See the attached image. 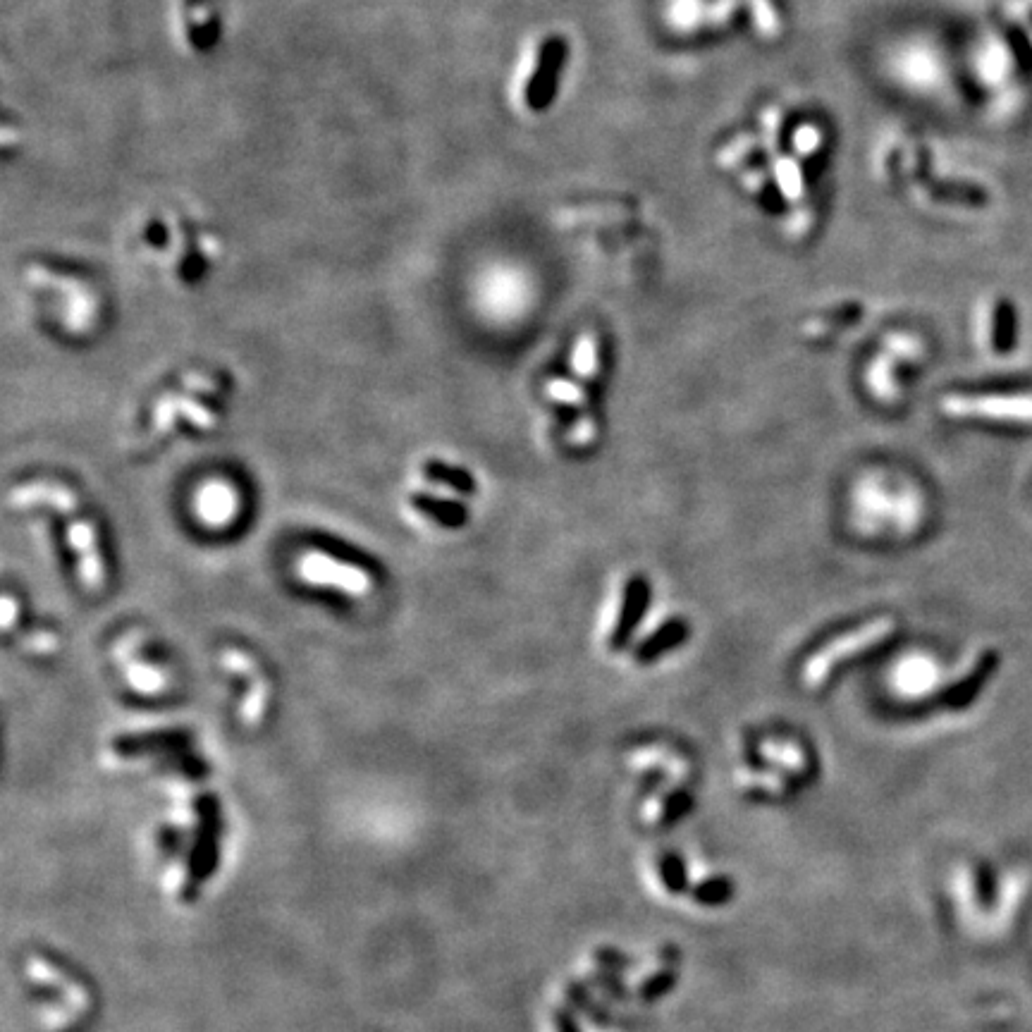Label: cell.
Returning <instances> with one entry per match:
<instances>
[{"label":"cell","instance_id":"cell-15","mask_svg":"<svg viewBox=\"0 0 1032 1032\" xmlns=\"http://www.w3.org/2000/svg\"><path fill=\"white\" fill-rule=\"evenodd\" d=\"M1013 337H1016V313H1013L1011 304L1006 301H999L997 309H994L992 316V347L994 352L1004 354L1013 347Z\"/></svg>","mask_w":1032,"mask_h":1032},{"label":"cell","instance_id":"cell-9","mask_svg":"<svg viewBox=\"0 0 1032 1032\" xmlns=\"http://www.w3.org/2000/svg\"><path fill=\"white\" fill-rule=\"evenodd\" d=\"M220 662H223V667L227 669V672L232 669V672L239 674V677L249 679L251 691H249L247 703H244V708H242L244 720L247 722L261 720L263 710H266L268 696H270V686H268V681L261 677V672H258L256 662L251 660L249 655H244L239 648H225L223 655H220Z\"/></svg>","mask_w":1032,"mask_h":1032},{"label":"cell","instance_id":"cell-14","mask_svg":"<svg viewBox=\"0 0 1032 1032\" xmlns=\"http://www.w3.org/2000/svg\"><path fill=\"white\" fill-rule=\"evenodd\" d=\"M600 347H598V337L586 333L579 337V342H576L574 347V356H571V371L576 373L581 380H591L598 376L600 371Z\"/></svg>","mask_w":1032,"mask_h":1032},{"label":"cell","instance_id":"cell-13","mask_svg":"<svg viewBox=\"0 0 1032 1032\" xmlns=\"http://www.w3.org/2000/svg\"><path fill=\"white\" fill-rule=\"evenodd\" d=\"M686 634H688L686 624L679 622V619H674V622L662 626L655 636L645 638V641L641 643V648H638V660H653V657L665 653V650L679 645L686 638Z\"/></svg>","mask_w":1032,"mask_h":1032},{"label":"cell","instance_id":"cell-16","mask_svg":"<svg viewBox=\"0 0 1032 1032\" xmlns=\"http://www.w3.org/2000/svg\"><path fill=\"white\" fill-rule=\"evenodd\" d=\"M994 665H997V657H994V655L982 657L978 665L973 667V672H970L968 677L961 681V684H956L949 693H946V700H949L951 705H961V703H966L968 698H973V693L978 691L980 684H982V681H985V677L989 674V669H992Z\"/></svg>","mask_w":1032,"mask_h":1032},{"label":"cell","instance_id":"cell-3","mask_svg":"<svg viewBox=\"0 0 1032 1032\" xmlns=\"http://www.w3.org/2000/svg\"><path fill=\"white\" fill-rule=\"evenodd\" d=\"M894 629H896V622L892 617H880V619H872V622H868V624L858 626V629H853L851 634L834 638L832 643H827L825 648L817 650V653L806 662V667H803V681L813 688L825 684L829 674H832V669L837 667L839 662L849 660V657H856L860 653H865L868 648H872V645L882 643L884 638H889L894 634Z\"/></svg>","mask_w":1032,"mask_h":1032},{"label":"cell","instance_id":"cell-8","mask_svg":"<svg viewBox=\"0 0 1032 1032\" xmlns=\"http://www.w3.org/2000/svg\"><path fill=\"white\" fill-rule=\"evenodd\" d=\"M137 650H139L137 638L129 636V638H125V641L118 643V648H115L113 655L118 657L122 674H125V679L129 681V686H132L134 691L146 693V696H156V693L165 691V686H168V677L161 672V667L141 660Z\"/></svg>","mask_w":1032,"mask_h":1032},{"label":"cell","instance_id":"cell-4","mask_svg":"<svg viewBox=\"0 0 1032 1032\" xmlns=\"http://www.w3.org/2000/svg\"><path fill=\"white\" fill-rule=\"evenodd\" d=\"M297 576L316 588H335L349 598H366L376 588V581L366 569L352 562L330 557L323 550H306L297 559Z\"/></svg>","mask_w":1032,"mask_h":1032},{"label":"cell","instance_id":"cell-12","mask_svg":"<svg viewBox=\"0 0 1032 1032\" xmlns=\"http://www.w3.org/2000/svg\"><path fill=\"white\" fill-rule=\"evenodd\" d=\"M930 163H927V153L920 149L915 151V177H918L920 184L927 189V194L937 201H951V204H970L978 206L985 204L987 196L982 194L978 187H966V184H951V182H935L930 180Z\"/></svg>","mask_w":1032,"mask_h":1032},{"label":"cell","instance_id":"cell-1","mask_svg":"<svg viewBox=\"0 0 1032 1032\" xmlns=\"http://www.w3.org/2000/svg\"><path fill=\"white\" fill-rule=\"evenodd\" d=\"M24 282L34 292H46L60 299V318H63L67 330L86 333V330L94 328L98 313H101V301L86 280L48 266V263H29L24 270Z\"/></svg>","mask_w":1032,"mask_h":1032},{"label":"cell","instance_id":"cell-17","mask_svg":"<svg viewBox=\"0 0 1032 1032\" xmlns=\"http://www.w3.org/2000/svg\"><path fill=\"white\" fill-rule=\"evenodd\" d=\"M545 390H548V395L552 399H557V402H562V404H569V407H581V404L586 402V392H583L576 383H571V380H562V378L550 380Z\"/></svg>","mask_w":1032,"mask_h":1032},{"label":"cell","instance_id":"cell-11","mask_svg":"<svg viewBox=\"0 0 1032 1032\" xmlns=\"http://www.w3.org/2000/svg\"><path fill=\"white\" fill-rule=\"evenodd\" d=\"M648 598H650V588H648V583H645V579H641V576H636V579H631L629 583H626L624 600H622V605H619V614H617V619H614L612 631H610L612 648L624 645L626 638L631 636V631H634L638 619L643 617L645 605H648Z\"/></svg>","mask_w":1032,"mask_h":1032},{"label":"cell","instance_id":"cell-5","mask_svg":"<svg viewBox=\"0 0 1032 1032\" xmlns=\"http://www.w3.org/2000/svg\"><path fill=\"white\" fill-rule=\"evenodd\" d=\"M567 41L562 36H545L533 51V65L521 84V101L531 113H543L555 101L559 75L567 63Z\"/></svg>","mask_w":1032,"mask_h":1032},{"label":"cell","instance_id":"cell-19","mask_svg":"<svg viewBox=\"0 0 1032 1032\" xmlns=\"http://www.w3.org/2000/svg\"><path fill=\"white\" fill-rule=\"evenodd\" d=\"M595 440V423L591 419L579 421V426L571 430V442L574 445H591Z\"/></svg>","mask_w":1032,"mask_h":1032},{"label":"cell","instance_id":"cell-6","mask_svg":"<svg viewBox=\"0 0 1032 1032\" xmlns=\"http://www.w3.org/2000/svg\"><path fill=\"white\" fill-rule=\"evenodd\" d=\"M944 414L954 419H987L999 423H1032V392L1013 395H949Z\"/></svg>","mask_w":1032,"mask_h":1032},{"label":"cell","instance_id":"cell-18","mask_svg":"<svg viewBox=\"0 0 1032 1032\" xmlns=\"http://www.w3.org/2000/svg\"><path fill=\"white\" fill-rule=\"evenodd\" d=\"M889 347H892V352L899 356V359H915V356L920 354V342L906 335L889 337Z\"/></svg>","mask_w":1032,"mask_h":1032},{"label":"cell","instance_id":"cell-10","mask_svg":"<svg viewBox=\"0 0 1032 1032\" xmlns=\"http://www.w3.org/2000/svg\"><path fill=\"white\" fill-rule=\"evenodd\" d=\"M196 512L204 524L225 526L235 521L239 512V495L227 481H206L196 493Z\"/></svg>","mask_w":1032,"mask_h":1032},{"label":"cell","instance_id":"cell-7","mask_svg":"<svg viewBox=\"0 0 1032 1032\" xmlns=\"http://www.w3.org/2000/svg\"><path fill=\"white\" fill-rule=\"evenodd\" d=\"M67 538H70L72 550H75L79 557V576H82V583L89 591H98V588L103 586V581H106V567H103L101 548H98L96 526L91 524L89 519H82V516L75 514V509H72L70 521H67Z\"/></svg>","mask_w":1032,"mask_h":1032},{"label":"cell","instance_id":"cell-2","mask_svg":"<svg viewBox=\"0 0 1032 1032\" xmlns=\"http://www.w3.org/2000/svg\"><path fill=\"white\" fill-rule=\"evenodd\" d=\"M170 32L184 55L213 53L223 39L220 0H170Z\"/></svg>","mask_w":1032,"mask_h":1032}]
</instances>
